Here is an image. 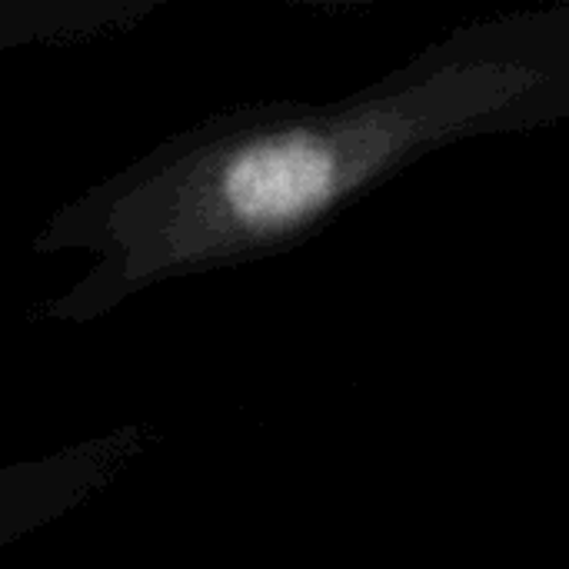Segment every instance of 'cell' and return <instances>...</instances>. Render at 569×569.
Wrapping results in <instances>:
<instances>
[{
    "label": "cell",
    "instance_id": "obj_1",
    "mask_svg": "<svg viewBox=\"0 0 569 569\" xmlns=\"http://www.w3.org/2000/svg\"><path fill=\"white\" fill-rule=\"evenodd\" d=\"M569 127V3L447 30L337 100L207 113L83 187L30 240L87 270L37 307L87 327L173 280L290 253L430 153Z\"/></svg>",
    "mask_w": 569,
    "mask_h": 569
}]
</instances>
